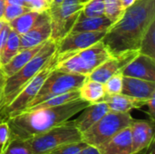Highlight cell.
I'll return each instance as SVG.
<instances>
[{
    "mask_svg": "<svg viewBox=\"0 0 155 154\" xmlns=\"http://www.w3.org/2000/svg\"><path fill=\"white\" fill-rule=\"evenodd\" d=\"M40 13L35 11H28L20 16L16 17L10 23H7L12 30L16 32L18 34L22 35L28 32L35 24Z\"/></svg>",
    "mask_w": 155,
    "mask_h": 154,
    "instance_id": "obj_24",
    "label": "cell"
},
{
    "mask_svg": "<svg viewBox=\"0 0 155 154\" xmlns=\"http://www.w3.org/2000/svg\"><path fill=\"white\" fill-rule=\"evenodd\" d=\"M5 4L17 5H26L27 6V4L24 0H5Z\"/></svg>",
    "mask_w": 155,
    "mask_h": 154,
    "instance_id": "obj_39",
    "label": "cell"
},
{
    "mask_svg": "<svg viewBox=\"0 0 155 154\" xmlns=\"http://www.w3.org/2000/svg\"><path fill=\"white\" fill-rule=\"evenodd\" d=\"M55 52L56 43L49 39L26 64L13 75L6 77L3 96L0 101V110L16 97L22 89L52 60Z\"/></svg>",
    "mask_w": 155,
    "mask_h": 154,
    "instance_id": "obj_3",
    "label": "cell"
},
{
    "mask_svg": "<svg viewBox=\"0 0 155 154\" xmlns=\"http://www.w3.org/2000/svg\"><path fill=\"white\" fill-rule=\"evenodd\" d=\"M51 0H29L27 2V6L31 11L42 13L48 11L51 6Z\"/></svg>",
    "mask_w": 155,
    "mask_h": 154,
    "instance_id": "obj_32",
    "label": "cell"
},
{
    "mask_svg": "<svg viewBox=\"0 0 155 154\" xmlns=\"http://www.w3.org/2000/svg\"><path fill=\"white\" fill-rule=\"evenodd\" d=\"M138 54V50H133L123 53L116 56H112L97 68H95L88 75V78L104 84L108 78L117 73H120V71L125 65H127Z\"/></svg>",
    "mask_w": 155,
    "mask_h": 154,
    "instance_id": "obj_12",
    "label": "cell"
},
{
    "mask_svg": "<svg viewBox=\"0 0 155 154\" xmlns=\"http://www.w3.org/2000/svg\"><path fill=\"white\" fill-rule=\"evenodd\" d=\"M112 25L113 23L111 20L105 15L98 17H88L80 14L70 33L107 31Z\"/></svg>",
    "mask_w": 155,
    "mask_h": 154,
    "instance_id": "obj_19",
    "label": "cell"
},
{
    "mask_svg": "<svg viewBox=\"0 0 155 154\" xmlns=\"http://www.w3.org/2000/svg\"><path fill=\"white\" fill-rule=\"evenodd\" d=\"M106 31L69 33L56 44L57 56L85 49L101 41Z\"/></svg>",
    "mask_w": 155,
    "mask_h": 154,
    "instance_id": "obj_10",
    "label": "cell"
},
{
    "mask_svg": "<svg viewBox=\"0 0 155 154\" xmlns=\"http://www.w3.org/2000/svg\"><path fill=\"white\" fill-rule=\"evenodd\" d=\"M0 122H2V120H1V119H0Z\"/></svg>",
    "mask_w": 155,
    "mask_h": 154,
    "instance_id": "obj_46",
    "label": "cell"
},
{
    "mask_svg": "<svg viewBox=\"0 0 155 154\" xmlns=\"http://www.w3.org/2000/svg\"><path fill=\"white\" fill-rule=\"evenodd\" d=\"M122 1V5H123V7L124 9L128 8L129 6H131L133 4H134V2L136 0H121Z\"/></svg>",
    "mask_w": 155,
    "mask_h": 154,
    "instance_id": "obj_40",
    "label": "cell"
},
{
    "mask_svg": "<svg viewBox=\"0 0 155 154\" xmlns=\"http://www.w3.org/2000/svg\"><path fill=\"white\" fill-rule=\"evenodd\" d=\"M98 149L101 154H133L130 126L119 132Z\"/></svg>",
    "mask_w": 155,
    "mask_h": 154,
    "instance_id": "obj_17",
    "label": "cell"
},
{
    "mask_svg": "<svg viewBox=\"0 0 155 154\" xmlns=\"http://www.w3.org/2000/svg\"><path fill=\"white\" fill-rule=\"evenodd\" d=\"M120 73L123 76L155 82V59L138 54Z\"/></svg>",
    "mask_w": 155,
    "mask_h": 154,
    "instance_id": "obj_14",
    "label": "cell"
},
{
    "mask_svg": "<svg viewBox=\"0 0 155 154\" xmlns=\"http://www.w3.org/2000/svg\"><path fill=\"white\" fill-rule=\"evenodd\" d=\"M104 15L108 17L113 24L117 22L124 15V8L121 0H104Z\"/></svg>",
    "mask_w": 155,
    "mask_h": 154,
    "instance_id": "obj_26",
    "label": "cell"
},
{
    "mask_svg": "<svg viewBox=\"0 0 155 154\" xmlns=\"http://www.w3.org/2000/svg\"><path fill=\"white\" fill-rule=\"evenodd\" d=\"M79 154H101V152L98 148L91 145H87Z\"/></svg>",
    "mask_w": 155,
    "mask_h": 154,
    "instance_id": "obj_36",
    "label": "cell"
},
{
    "mask_svg": "<svg viewBox=\"0 0 155 154\" xmlns=\"http://www.w3.org/2000/svg\"><path fill=\"white\" fill-rule=\"evenodd\" d=\"M55 64V54L52 60L22 89V91L16 95V97L5 107L0 110V119L6 121L20 113H22L36 96L41 89L45 80L54 69Z\"/></svg>",
    "mask_w": 155,
    "mask_h": 154,
    "instance_id": "obj_9",
    "label": "cell"
},
{
    "mask_svg": "<svg viewBox=\"0 0 155 154\" xmlns=\"http://www.w3.org/2000/svg\"><path fill=\"white\" fill-rule=\"evenodd\" d=\"M145 106L148 107V115L150 116V120L155 121V95L148 100Z\"/></svg>",
    "mask_w": 155,
    "mask_h": 154,
    "instance_id": "obj_35",
    "label": "cell"
},
{
    "mask_svg": "<svg viewBox=\"0 0 155 154\" xmlns=\"http://www.w3.org/2000/svg\"><path fill=\"white\" fill-rule=\"evenodd\" d=\"M63 1H64V0H53V1H52V4H51V6H50V8H54V7L58 6V5H59Z\"/></svg>",
    "mask_w": 155,
    "mask_h": 154,
    "instance_id": "obj_42",
    "label": "cell"
},
{
    "mask_svg": "<svg viewBox=\"0 0 155 154\" xmlns=\"http://www.w3.org/2000/svg\"><path fill=\"white\" fill-rule=\"evenodd\" d=\"M81 1H82V3H83V4H84V3H86L87 1H89V0H81Z\"/></svg>",
    "mask_w": 155,
    "mask_h": 154,
    "instance_id": "obj_44",
    "label": "cell"
},
{
    "mask_svg": "<svg viewBox=\"0 0 155 154\" xmlns=\"http://www.w3.org/2000/svg\"><path fill=\"white\" fill-rule=\"evenodd\" d=\"M24 1H25V3H26V4H27V2H28V1H29V0H24Z\"/></svg>",
    "mask_w": 155,
    "mask_h": 154,
    "instance_id": "obj_45",
    "label": "cell"
},
{
    "mask_svg": "<svg viewBox=\"0 0 155 154\" xmlns=\"http://www.w3.org/2000/svg\"><path fill=\"white\" fill-rule=\"evenodd\" d=\"M130 129L133 154L144 151L154 141V121L134 119L130 124Z\"/></svg>",
    "mask_w": 155,
    "mask_h": 154,
    "instance_id": "obj_13",
    "label": "cell"
},
{
    "mask_svg": "<svg viewBox=\"0 0 155 154\" xmlns=\"http://www.w3.org/2000/svg\"><path fill=\"white\" fill-rule=\"evenodd\" d=\"M104 88L105 95H115L122 93L123 88V75L121 73H117L108 78L104 83Z\"/></svg>",
    "mask_w": 155,
    "mask_h": 154,
    "instance_id": "obj_29",
    "label": "cell"
},
{
    "mask_svg": "<svg viewBox=\"0 0 155 154\" xmlns=\"http://www.w3.org/2000/svg\"><path fill=\"white\" fill-rule=\"evenodd\" d=\"M77 99H80V96H79L78 90H75V91H72V92H69V93H63V94H59V95H55L54 97H51V98L38 103V104H36L35 106L26 108L23 112L35 111V110L50 108V107H56V106L63 105V104H65L67 103L75 101Z\"/></svg>",
    "mask_w": 155,
    "mask_h": 154,
    "instance_id": "obj_23",
    "label": "cell"
},
{
    "mask_svg": "<svg viewBox=\"0 0 155 154\" xmlns=\"http://www.w3.org/2000/svg\"><path fill=\"white\" fill-rule=\"evenodd\" d=\"M10 137V130L6 121L0 122V153L7 144Z\"/></svg>",
    "mask_w": 155,
    "mask_h": 154,
    "instance_id": "obj_33",
    "label": "cell"
},
{
    "mask_svg": "<svg viewBox=\"0 0 155 154\" xmlns=\"http://www.w3.org/2000/svg\"><path fill=\"white\" fill-rule=\"evenodd\" d=\"M20 46V34L10 29L5 42L0 56V66L8 63L18 52Z\"/></svg>",
    "mask_w": 155,
    "mask_h": 154,
    "instance_id": "obj_22",
    "label": "cell"
},
{
    "mask_svg": "<svg viewBox=\"0 0 155 154\" xmlns=\"http://www.w3.org/2000/svg\"><path fill=\"white\" fill-rule=\"evenodd\" d=\"M90 103L80 99L56 107L22 112L6 120L10 139L27 140L70 120Z\"/></svg>",
    "mask_w": 155,
    "mask_h": 154,
    "instance_id": "obj_2",
    "label": "cell"
},
{
    "mask_svg": "<svg viewBox=\"0 0 155 154\" xmlns=\"http://www.w3.org/2000/svg\"><path fill=\"white\" fill-rule=\"evenodd\" d=\"M86 78V75L68 74L55 70L54 68L45 80L36 96L26 108L35 106L55 95L78 90Z\"/></svg>",
    "mask_w": 155,
    "mask_h": 154,
    "instance_id": "obj_7",
    "label": "cell"
},
{
    "mask_svg": "<svg viewBox=\"0 0 155 154\" xmlns=\"http://www.w3.org/2000/svg\"><path fill=\"white\" fill-rule=\"evenodd\" d=\"M78 92L80 98L89 103L101 102L105 95L104 84L94 81L88 76L78 89Z\"/></svg>",
    "mask_w": 155,
    "mask_h": 154,
    "instance_id": "obj_21",
    "label": "cell"
},
{
    "mask_svg": "<svg viewBox=\"0 0 155 154\" xmlns=\"http://www.w3.org/2000/svg\"><path fill=\"white\" fill-rule=\"evenodd\" d=\"M83 5L81 0H64L58 6L48 9L52 41L57 44L71 32Z\"/></svg>",
    "mask_w": 155,
    "mask_h": 154,
    "instance_id": "obj_8",
    "label": "cell"
},
{
    "mask_svg": "<svg viewBox=\"0 0 155 154\" xmlns=\"http://www.w3.org/2000/svg\"><path fill=\"white\" fill-rule=\"evenodd\" d=\"M101 102L106 103L109 111L114 113H130L134 109H141L146 105L148 100H143L128 96L123 93L115 95H104Z\"/></svg>",
    "mask_w": 155,
    "mask_h": 154,
    "instance_id": "obj_18",
    "label": "cell"
},
{
    "mask_svg": "<svg viewBox=\"0 0 155 154\" xmlns=\"http://www.w3.org/2000/svg\"><path fill=\"white\" fill-rule=\"evenodd\" d=\"M121 93L138 99L149 100L155 95V82L123 76Z\"/></svg>",
    "mask_w": 155,
    "mask_h": 154,
    "instance_id": "obj_15",
    "label": "cell"
},
{
    "mask_svg": "<svg viewBox=\"0 0 155 154\" xmlns=\"http://www.w3.org/2000/svg\"><path fill=\"white\" fill-rule=\"evenodd\" d=\"M155 20V0H136L105 32L101 42L112 56L139 50L141 40Z\"/></svg>",
    "mask_w": 155,
    "mask_h": 154,
    "instance_id": "obj_1",
    "label": "cell"
},
{
    "mask_svg": "<svg viewBox=\"0 0 155 154\" xmlns=\"http://www.w3.org/2000/svg\"><path fill=\"white\" fill-rule=\"evenodd\" d=\"M0 154H34L24 140L10 139Z\"/></svg>",
    "mask_w": 155,
    "mask_h": 154,
    "instance_id": "obj_27",
    "label": "cell"
},
{
    "mask_svg": "<svg viewBox=\"0 0 155 154\" xmlns=\"http://www.w3.org/2000/svg\"><path fill=\"white\" fill-rule=\"evenodd\" d=\"M5 24V21L4 19H0V32H1V30H2Z\"/></svg>",
    "mask_w": 155,
    "mask_h": 154,
    "instance_id": "obj_43",
    "label": "cell"
},
{
    "mask_svg": "<svg viewBox=\"0 0 155 154\" xmlns=\"http://www.w3.org/2000/svg\"><path fill=\"white\" fill-rule=\"evenodd\" d=\"M51 25L50 16L47 11L40 13L34 26L25 34L20 35L19 51L32 48L45 44L50 39Z\"/></svg>",
    "mask_w": 155,
    "mask_h": 154,
    "instance_id": "obj_11",
    "label": "cell"
},
{
    "mask_svg": "<svg viewBox=\"0 0 155 154\" xmlns=\"http://www.w3.org/2000/svg\"><path fill=\"white\" fill-rule=\"evenodd\" d=\"M51 1H53V0H51ZM51 4H52V3H51Z\"/></svg>",
    "mask_w": 155,
    "mask_h": 154,
    "instance_id": "obj_47",
    "label": "cell"
},
{
    "mask_svg": "<svg viewBox=\"0 0 155 154\" xmlns=\"http://www.w3.org/2000/svg\"><path fill=\"white\" fill-rule=\"evenodd\" d=\"M143 154H155V141H153L151 144L144 150Z\"/></svg>",
    "mask_w": 155,
    "mask_h": 154,
    "instance_id": "obj_38",
    "label": "cell"
},
{
    "mask_svg": "<svg viewBox=\"0 0 155 154\" xmlns=\"http://www.w3.org/2000/svg\"><path fill=\"white\" fill-rule=\"evenodd\" d=\"M139 54L155 59V20L145 31L139 47Z\"/></svg>",
    "mask_w": 155,
    "mask_h": 154,
    "instance_id": "obj_25",
    "label": "cell"
},
{
    "mask_svg": "<svg viewBox=\"0 0 155 154\" xmlns=\"http://www.w3.org/2000/svg\"><path fill=\"white\" fill-rule=\"evenodd\" d=\"M45 44H42L40 45L25 49L22 51H19L8 63L5 64L0 66L2 72L5 75V77H9L13 75L15 73H16L18 70H20L25 64H26L37 53L38 51L42 48V46Z\"/></svg>",
    "mask_w": 155,
    "mask_h": 154,
    "instance_id": "obj_20",
    "label": "cell"
},
{
    "mask_svg": "<svg viewBox=\"0 0 155 154\" xmlns=\"http://www.w3.org/2000/svg\"><path fill=\"white\" fill-rule=\"evenodd\" d=\"M5 80L6 77L4 74V73L2 72L1 68H0V101L2 99L3 96V93H4V88H5Z\"/></svg>",
    "mask_w": 155,
    "mask_h": 154,
    "instance_id": "obj_37",
    "label": "cell"
},
{
    "mask_svg": "<svg viewBox=\"0 0 155 154\" xmlns=\"http://www.w3.org/2000/svg\"><path fill=\"white\" fill-rule=\"evenodd\" d=\"M109 112V108L104 102H98L90 103L83 111L81 114L74 120L75 127L83 133L97 123L104 115Z\"/></svg>",
    "mask_w": 155,
    "mask_h": 154,
    "instance_id": "obj_16",
    "label": "cell"
},
{
    "mask_svg": "<svg viewBox=\"0 0 155 154\" xmlns=\"http://www.w3.org/2000/svg\"><path fill=\"white\" fill-rule=\"evenodd\" d=\"M82 15L88 17H98L104 15V0H89L84 4L81 12Z\"/></svg>",
    "mask_w": 155,
    "mask_h": 154,
    "instance_id": "obj_28",
    "label": "cell"
},
{
    "mask_svg": "<svg viewBox=\"0 0 155 154\" xmlns=\"http://www.w3.org/2000/svg\"><path fill=\"white\" fill-rule=\"evenodd\" d=\"M24 141L26 142L34 154H47L64 144L81 142L83 138L74 120H68L44 133Z\"/></svg>",
    "mask_w": 155,
    "mask_h": 154,
    "instance_id": "obj_5",
    "label": "cell"
},
{
    "mask_svg": "<svg viewBox=\"0 0 155 154\" xmlns=\"http://www.w3.org/2000/svg\"><path fill=\"white\" fill-rule=\"evenodd\" d=\"M112 55L99 41L94 44L61 56L55 54L54 69L74 74H82L88 76L95 68L111 58Z\"/></svg>",
    "mask_w": 155,
    "mask_h": 154,
    "instance_id": "obj_4",
    "label": "cell"
},
{
    "mask_svg": "<svg viewBox=\"0 0 155 154\" xmlns=\"http://www.w3.org/2000/svg\"><path fill=\"white\" fill-rule=\"evenodd\" d=\"M10 26L9 25L5 22V24L4 25L1 32H0V56H1V52H2V49L4 47V44H5V42L6 40V37L9 34V31H10Z\"/></svg>",
    "mask_w": 155,
    "mask_h": 154,
    "instance_id": "obj_34",
    "label": "cell"
},
{
    "mask_svg": "<svg viewBox=\"0 0 155 154\" xmlns=\"http://www.w3.org/2000/svg\"><path fill=\"white\" fill-rule=\"evenodd\" d=\"M5 7V0H0V19H3Z\"/></svg>",
    "mask_w": 155,
    "mask_h": 154,
    "instance_id": "obj_41",
    "label": "cell"
},
{
    "mask_svg": "<svg viewBox=\"0 0 155 154\" xmlns=\"http://www.w3.org/2000/svg\"><path fill=\"white\" fill-rule=\"evenodd\" d=\"M88 144L84 141L64 144L47 154H79Z\"/></svg>",
    "mask_w": 155,
    "mask_h": 154,
    "instance_id": "obj_31",
    "label": "cell"
},
{
    "mask_svg": "<svg viewBox=\"0 0 155 154\" xmlns=\"http://www.w3.org/2000/svg\"><path fill=\"white\" fill-rule=\"evenodd\" d=\"M31 11L26 5H10L5 4V12L3 15V19L6 23H10L16 17L25 14V12Z\"/></svg>",
    "mask_w": 155,
    "mask_h": 154,
    "instance_id": "obj_30",
    "label": "cell"
},
{
    "mask_svg": "<svg viewBox=\"0 0 155 154\" xmlns=\"http://www.w3.org/2000/svg\"><path fill=\"white\" fill-rule=\"evenodd\" d=\"M134 118L130 113L108 112L97 123L82 133L83 141L88 145L99 148L119 132L130 126Z\"/></svg>",
    "mask_w": 155,
    "mask_h": 154,
    "instance_id": "obj_6",
    "label": "cell"
}]
</instances>
